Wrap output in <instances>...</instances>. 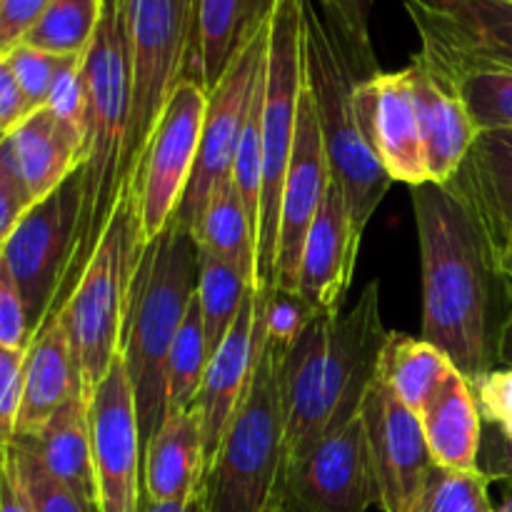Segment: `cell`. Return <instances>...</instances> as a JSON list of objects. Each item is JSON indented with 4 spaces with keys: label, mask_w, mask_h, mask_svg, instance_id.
<instances>
[{
    "label": "cell",
    "mask_w": 512,
    "mask_h": 512,
    "mask_svg": "<svg viewBox=\"0 0 512 512\" xmlns=\"http://www.w3.org/2000/svg\"><path fill=\"white\" fill-rule=\"evenodd\" d=\"M45 108L70 125L73 130L85 135V110H88V93H85L83 58H65L58 75L50 88Z\"/></svg>",
    "instance_id": "obj_40"
},
{
    "label": "cell",
    "mask_w": 512,
    "mask_h": 512,
    "mask_svg": "<svg viewBox=\"0 0 512 512\" xmlns=\"http://www.w3.org/2000/svg\"><path fill=\"white\" fill-rule=\"evenodd\" d=\"M205 113L208 90L190 78L180 80L130 183L140 248H148L173 223L188 193Z\"/></svg>",
    "instance_id": "obj_10"
},
{
    "label": "cell",
    "mask_w": 512,
    "mask_h": 512,
    "mask_svg": "<svg viewBox=\"0 0 512 512\" xmlns=\"http://www.w3.org/2000/svg\"><path fill=\"white\" fill-rule=\"evenodd\" d=\"M493 512H512V480L508 483V488H505L503 500H500V505Z\"/></svg>",
    "instance_id": "obj_51"
},
{
    "label": "cell",
    "mask_w": 512,
    "mask_h": 512,
    "mask_svg": "<svg viewBox=\"0 0 512 512\" xmlns=\"http://www.w3.org/2000/svg\"><path fill=\"white\" fill-rule=\"evenodd\" d=\"M30 340H33V335H30L23 295H20L15 278L10 275L8 263L0 255V345L28 350Z\"/></svg>",
    "instance_id": "obj_43"
},
{
    "label": "cell",
    "mask_w": 512,
    "mask_h": 512,
    "mask_svg": "<svg viewBox=\"0 0 512 512\" xmlns=\"http://www.w3.org/2000/svg\"><path fill=\"white\" fill-rule=\"evenodd\" d=\"M303 73L323 133L330 178L343 190L350 223L363 238L393 180L375 158L360 123L355 88L365 78L315 0H303Z\"/></svg>",
    "instance_id": "obj_5"
},
{
    "label": "cell",
    "mask_w": 512,
    "mask_h": 512,
    "mask_svg": "<svg viewBox=\"0 0 512 512\" xmlns=\"http://www.w3.org/2000/svg\"><path fill=\"white\" fill-rule=\"evenodd\" d=\"M455 370L458 368L453 360L438 345L413 338L408 333L388 330L375 380L388 388L405 408L420 415V410L438 395V390L448 383Z\"/></svg>",
    "instance_id": "obj_29"
},
{
    "label": "cell",
    "mask_w": 512,
    "mask_h": 512,
    "mask_svg": "<svg viewBox=\"0 0 512 512\" xmlns=\"http://www.w3.org/2000/svg\"><path fill=\"white\" fill-rule=\"evenodd\" d=\"M83 78L88 93L85 110V150L80 175V213L75 223L73 253L63 285L55 298L50 320L73 295L80 275L88 268L115 213L128 195L125 178V140H128L130 73L113 0H105V13L88 53L83 55Z\"/></svg>",
    "instance_id": "obj_3"
},
{
    "label": "cell",
    "mask_w": 512,
    "mask_h": 512,
    "mask_svg": "<svg viewBox=\"0 0 512 512\" xmlns=\"http://www.w3.org/2000/svg\"><path fill=\"white\" fill-rule=\"evenodd\" d=\"M25 350L0 345V438L13 440L18 420L20 398H23Z\"/></svg>",
    "instance_id": "obj_44"
},
{
    "label": "cell",
    "mask_w": 512,
    "mask_h": 512,
    "mask_svg": "<svg viewBox=\"0 0 512 512\" xmlns=\"http://www.w3.org/2000/svg\"><path fill=\"white\" fill-rule=\"evenodd\" d=\"M105 13V0H50L25 45L58 58H83Z\"/></svg>",
    "instance_id": "obj_32"
},
{
    "label": "cell",
    "mask_w": 512,
    "mask_h": 512,
    "mask_svg": "<svg viewBox=\"0 0 512 512\" xmlns=\"http://www.w3.org/2000/svg\"><path fill=\"white\" fill-rule=\"evenodd\" d=\"M478 470L495 483V480H512V440L505 438L495 428L483 433V445H480V458Z\"/></svg>",
    "instance_id": "obj_47"
},
{
    "label": "cell",
    "mask_w": 512,
    "mask_h": 512,
    "mask_svg": "<svg viewBox=\"0 0 512 512\" xmlns=\"http://www.w3.org/2000/svg\"><path fill=\"white\" fill-rule=\"evenodd\" d=\"M8 448L10 443L8 440L0 438V485H3V478H5V468H8Z\"/></svg>",
    "instance_id": "obj_50"
},
{
    "label": "cell",
    "mask_w": 512,
    "mask_h": 512,
    "mask_svg": "<svg viewBox=\"0 0 512 512\" xmlns=\"http://www.w3.org/2000/svg\"><path fill=\"white\" fill-rule=\"evenodd\" d=\"M360 238L350 223L345 195L330 180L323 205L308 230L300 260L298 295L315 315L340 313L353 288Z\"/></svg>",
    "instance_id": "obj_20"
},
{
    "label": "cell",
    "mask_w": 512,
    "mask_h": 512,
    "mask_svg": "<svg viewBox=\"0 0 512 512\" xmlns=\"http://www.w3.org/2000/svg\"><path fill=\"white\" fill-rule=\"evenodd\" d=\"M413 193L423 268V333L460 375L493 373L512 340V285L473 210L453 183Z\"/></svg>",
    "instance_id": "obj_1"
},
{
    "label": "cell",
    "mask_w": 512,
    "mask_h": 512,
    "mask_svg": "<svg viewBox=\"0 0 512 512\" xmlns=\"http://www.w3.org/2000/svg\"><path fill=\"white\" fill-rule=\"evenodd\" d=\"M113 5L128 55L125 178L133 183L155 125L188 70L198 0H113Z\"/></svg>",
    "instance_id": "obj_8"
},
{
    "label": "cell",
    "mask_w": 512,
    "mask_h": 512,
    "mask_svg": "<svg viewBox=\"0 0 512 512\" xmlns=\"http://www.w3.org/2000/svg\"><path fill=\"white\" fill-rule=\"evenodd\" d=\"M490 480L480 470L455 473L435 468L413 512H493Z\"/></svg>",
    "instance_id": "obj_35"
},
{
    "label": "cell",
    "mask_w": 512,
    "mask_h": 512,
    "mask_svg": "<svg viewBox=\"0 0 512 512\" xmlns=\"http://www.w3.org/2000/svg\"><path fill=\"white\" fill-rule=\"evenodd\" d=\"M260 343H263V290L253 288L230 333L225 335L220 348L210 355L203 385L193 403L200 420V433H203L205 473H208L210 463L238 413L240 400L248 390Z\"/></svg>",
    "instance_id": "obj_18"
},
{
    "label": "cell",
    "mask_w": 512,
    "mask_h": 512,
    "mask_svg": "<svg viewBox=\"0 0 512 512\" xmlns=\"http://www.w3.org/2000/svg\"><path fill=\"white\" fill-rule=\"evenodd\" d=\"M145 498L150 503H183L200 498L205 450L195 408L168 413L143 453Z\"/></svg>",
    "instance_id": "obj_24"
},
{
    "label": "cell",
    "mask_w": 512,
    "mask_h": 512,
    "mask_svg": "<svg viewBox=\"0 0 512 512\" xmlns=\"http://www.w3.org/2000/svg\"><path fill=\"white\" fill-rule=\"evenodd\" d=\"M450 183L460 190L498 263L512 245V143L500 133L478 135ZM503 268V265H500Z\"/></svg>",
    "instance_id": "obj_23"
},
{
    "label": "cell",
    "mask_w": 512,
    "mask_h": 512,
    "mask_svg": "<svg viewBox=\"0 0 512 512\" xmlns=\"http://www.w3.org/2000/svg\"><path fill=\"white\" fill-rule=\"evenodd\" d=\"M30 113H33V108L25 100L8 60L0 55V138L13 133Z\"/></svg>",
    "instance_id": "obj_46"
},
{
    "label": "cell",
    "mask_w": 512,
    "mask_h": 512,
    "mask_svg": "<svg viewBox=\"0 0 512 512\" xmlns=\"http://www.w3.org/2000/svg\"><path fill=\"white\" fill-rule=\"evenodd\" d=\"M198 268L195 235L178 218L143 250L135 268L120 358L133 388L143 453L165 420L168 355L198 288Z\"/></svg>",
    "instance_id": "obj_4"
},
{
    "label": "cell",
    "mask_w": 512,
    "mask_h": 512,
    "mask_svg": "<svg viewBox=\"0 0 512 512\" xmlns=\"http://www.w3.org/2000/svg\"><path fill=\"white\" fill-rule=\"evenodd\" d=\"M405 68L410 73L415 108H418L428 178L430 183L445 185L463 168L480 133L475 130L453 85L423 55L415 53Z\"/></svg>",
    "instance_id": "obj_21"
},
{
    "label": "cell",
    "mask_w": 512,
    "mask_h": 512,
    "mask_svg": "<svg viewBox=\"0 0 512 512\" xmlns=\"http://www.w3.org/2000/svg\"><path fill=\"white\" fill-rule=\"evenodd\" d=\"M80 213V175L75 170L55 193L38 200L15 225L3 248V260L18 283L28 313L30 335L48 323L73 253Z\"/></svg>",
    "instance_id": "obj_11"
},
{
    "label": "cell",
    "mask_w": 512,
    "mask_h": 512,
    "mask_svg": "<svg viewBox=\"0 0 512 512\" xmlns=\"http://www.w3.org/2000/svg\"><path fill=\"white\" fill-rule=\"evenodd\" d=\"M315 3L323 10L330 28L343 40L360 75L370 78V75L380 73L373 53V40H370V15H373L375 0H315Z\"/></svg>",
    "instance_id": "obj_36"
},
{
    "label": "cell",
    "mask_w": 512,
    "mask_h": 512,
    "mask_svg": "<svg viewBox=\"0 0 512 512\" xmlns=\"http://www.w3.org/2000/svg\"><path fill=\"white\" fill-rule=\"evenodd\" d=\"M373 505L378 483L360 413L283 475L285 512H368Z\"/></svg>",
    "instance_id": "obj_14"
},
{
    "label": "cell",
    "mask_w": 512,
    "mask_h": 512,
    "mask_svg": "<svg viewBox=\"0 0 512 512\" xmlns=\"http://www.w3.org/2000/svg\"><path fill=\"white\" fill-rule=\"evenodd\" d=\"M0 512H33L25 485L20 480L18 465H15L13 455L8 448V468H5L3 485H0Z\"/></svg>",
    "instance_id": "obj_48"
},
{
    "label": "cell",
    "mask_w": 512,
    "mask_h": 512,
    "mask_svg": "<svg viewBox=\"0 0 512 512\" xmlns=\"http://www.w3.org/2000/svg\"><path fill=\"white\" fill-rule=\"evenodd\" d=\"M15 165L33 203L48 198L83 165L85 135L38 108L8 135Z\"/></svg>",
    "instance_id": "obj_25"
},
{
    "label": "cell",
    "mask_w": 512,
    "mask_h": 512,
    "mask_svg": "<svg viewBox=\"0 0 512 512\" xmlns=\"http://www.w3.org/2000/svg\"><path fill=\"white\" fill-rule=\"evenodd\" d=\"M420 55L453 85L480 135L512 133V70L423 48Z\"/></svg>",
    "instance_id": "obj_30"
},
{
    "label": "cell",
    "mask_w": 512,
    "mask_h": 512,
    "mask_svg": "<svg viewBox=\"0 0 512 512\" xmlns=\"http://www.w3.org/2000/svg\"><path fill=\"white\" fill-rule=\"evenodd\" d=\"M278 343L265 335L240 408L205 473L200 512H270L283 503L285 420Z\"/></svg>",
    "instance_id": "obj_6"
},
{
    "label": "cell",
    "mask_w": 512,
    "mask_h": 512,
    "mask_svg": "<svg viewBox=\"0 0 512 512\" xmlns=\"http://www.w3.org/2000/svg\"><path fill=\"white\" fill-rule=\"evenodd\" d=\"M275 0H198L185 78L213 90L240 45L268 20Z\"/></svg>",
    "instance_id": "obj_26"
},
{
    "label": "cell",
    "mask_w": 512,
    "mask_h": 512,
    "mask_svg": "<svg viewBox=\"0 0 512 512\" xmlns=\"http://www.w3.org/2000/svg\"><path fill=\"white\" fill-rule=\"evenodd\" d=\"M50 0H0V55L23 43Z\"/></svg>",
    "instance_id": "obj_45"
},
{
    "label": "cell",
    "mask_w": 512,
    "mask_h": 512,
    "mask_svg": "<svg viewBox=\"0 0 512 512\" xmlns=\"http://www.w3.org/2000/svg\"><path fill=\"white\" fill-rule=\"evenodd\" d=\"M425 440L435 465L455 473L478 470L480 445H483V418L473 383L455 370L448 383L420 410Z\"/></svg>",
    "instance_id": "obj_27"
},
{
    "label": "cell",
    "mask_w": 512,
    "mask_h": 512,
    "mask_svg": "<svg viewBox=\"0 0 512 512\" xmlns=\"http://www.w3.org/2000/svg\"><path fill=\"white\" fill-rule=\"evenodd\" d=\"M303 0H275L268 15V43L263 65V195L258 215V263L255 288L273 290L275 253H278L280 200L285 173L298 130V108L303 95Z\"/></svg>",
    "instance_id": "obj_7"
},
{
    "label": "cell",
    "mask_w": 512,
    "mask_h": 512,
    "mask_svg": "<svg viewBox=\"0 0 512 512\" xmlns=\"http://www.w3.org/2000/svg\"><path fill=\"white\" fill-rule=\"evenodd\" d=\"M420 48L512 70V0H405Z\"/></svg>",
    "instance_id": "obj_19"
},
{
    "label": "cell",
    "mask_w": 512,
    "mask_h": 512,
    "mask_svg": "<svg viewBox=\"0 0 512 512\" xmlns=\"http://www.w3.org/2000/svg\"><path fill=\"white\" fill-rule=\"evenodd\" d=\"M83 395L68 328L60 315L40 328L25 350L23 398L13 438H33L65 403Z\"/></svg>",
    "instance_id": "obj_22"
},
{
    "label": "cell",
    "mask_w": 512,
    "mask_h": 512,
    "mask_svg": "<svg viewBox=\"0 0 512 512\" xmlns=\"http://www.w3.org/2000/svg\"><path fill=\"white\" fill-rule=\"evenodd\" d=\"M33 448L43 468L73 490L95 512L93 443H90L88 400L83 395L65 403L33 438H20Z\"/></svg>",
    "instance_id": "obj_28"
},
{
    "label": "cell",
    "mask_w": 512,
    "mask_h": 512,
    "mask_svg": "<svg viewBox=\"0 0 512 512\" xmlns=\"http://www.w3.org/2000/svg\"><path fill=\"white\" fill-rule=\"evenodd\" d=\"M195 243L203 253L235 265L245 278L255 283V263H258L255 225L245 210L233 175L210 193L195 230Z\"/></svg>",
    "instance_id": "obj_31"
},
{
    "label": "cell",
    "mask_w": 512,
    "mask_h": 512,
    "mask_svg": "<svg viewBox=\"0 0 512 512\" xmlns=\"http://www.w3.org/2000/svg\"><path fill=\"white\" fill-rule=\"evenodd\" d=\"M500 135H503V138H508L510 143H512V133H500Z\"/></svg>",
    "instance_id": "obj_53"
},
{
    "label": "cell",
    "mask_w": 512,
    "mask_h": 512,
    "mask_svg": "<svg viewBox=\"0 0 512 512\" xmlns=\"http://www.w3.org/2000/svg\"><path fill=\"white\" fill-rule=\"evenodd\" d=\"M378 483V508L413 512L435 473L420 418L375 380L360 408Z\"/></svg>",
    "instance_id": "obj_15"
},
{
    "label": "cell",
    "mask_w": 512,
    "mask_h": 512,
    "mask_svg": "<svg viewBox=\"0 0 512 512\" xmlns=\"http://www.w3.org/2000/svg\"><path fill=\"white\" fill-rule=\"evenodd\" d=\"M500 265H503V273L508 275V280H510V285H512V245L508 250H505V255H503V260H500Z\"/></svg>",
    "instance_id": "obj_52"
},
{
    "label": "cell",
    "mask_w": 512,
    "mask_h": 512,
    "mask_svg": "<svg viewBox=\"0 0 512 512\" xmlns=\"http://www.w3.org/2000/svg\"><path fill=\"white\" fill-rule=\"evenodd\" d=\"M143 250L135 228L133 195L128 190L103 243L58 313L68 328L85 400L120 358L130 288Z\"/></svg>",
    "instance_id": "obj_9"
},
{
    "label": "cell",
    "mask_w": 512,
    "mask_h": 512,
    "mask_svg": "<svg viewBox=\"0 0 512 512\" xmlns=\"http://www.w3.org/2000/svg\"><path fill=\"white\" fill-rule=\"evenodd\" d=\"M330 163L325 153L323 133L308 88L303 85L298 108V130H295L293 155L285 173L283 200H280L278 253H275V290L298 293L300 260H303L305 238L323 205L330 185Z\"/></svg>",
    "instance_id": "obj_16"
},
{
    "label": "cell",
    "mask_w": 512,
    "mask_h": 512,
    "mask_svg": "<svg viewBox=\"0 0 512 512\" xmlns=\"http://www.w3.org/2000/svg\"><path fill=\"white\" fill-rule=\"evenodd\" d=\"M3 58L8 60L10 70H13L15 80H18L20 90H23L30 108H45L50 88H53V80L65 58L43 53V50L30 48V45L25 43L15 45V48L10 50L8 55H3Z\"/></svg>",
    "instance_id": "obj_38"
},
{
    "label": "cell",
    "mask_w": 512,
    "mask_h": 512,
    "mask_svg": "<svg viewBox=\"0 0 512 512\" xmlns=\"http://www.w3.org/2000/svg\"><path fill=\"white\" fill-rule=\"evenodd\" d=\"M210 350L205 335L203 313H200L198 295H193L185 310L175 343L168 355V395H165V415L180 413L193 408L198 390L203 385L205 368H208Z\"/></svg>",
    "instance_id": "obj_34"
},
{
    "label": "cell",
    "mask_w": 512,
    "mask_h": 512,
    "mask_svg": "<svg viewBox=\"0 0 512 512\" xmlns=\"http://www.w3.org/2000/svg\"><path fill=\"white\" fill-rule=\"evenodd\" d=\"M10 455L18 465L20 480H23L33 512H93L90 505H85L73 490L65 488L60 480H55L43 468L38 455L33 453V448L25 440H10Z\"/></svg>",
    "instance_id": "obj_37"
},
{
    "label": "cell",
    "mask_w": 512,
    "mask_h": 512,
    "mask_svg": "<svg viewBox=\"0 0 512 512\" xmlns=\"http://www.w3.org/2000/svg\"><path fill=\"white\" fill-rule=\"evenodd\" d=\"M95 512H145L143 440L123 358L88 395Z\"/></svg>",
    "instance_id": "obj_13"
},
{
    "label": "cell",
    "mask_w": 512,
    "mask_h": 512,
    "mask_svg": "<svg viewBox=\"0 0 512 512\" xmlns=\"http://www.w3.org/2000/svg\"><path fill=\"white\" fill-rule=\"evenodd\" d=\"M473 393L483 423L512 440V365L475 380Z\"/></svg>",
    "instance_id": "obj_42"
},
{
    "label": "cell",
    "mask_w": 512,
    "mask_h": 512,
    "mask_svg": "<svg viewBox=\"0 0 512 512\" xmlns=\"http://www.w3.org/2000/svg\"><path fill=\"white\" fill-rule=\"evenodd\" d=\"M33 205V198H30L28 188L18 173V165H15L10 140L5 135V138H0V253L13 235L15 225L23 220V215Z\"/></svg>",
    "instance_id": "obj_41"
},
{
    "label": "cell",
    "mask_w": 512,
    "mask_h": 512,
    "mask_svg": "<svg viewBox=\"0 0 512 512\" xmlns=\"http://www.w3.org/2000/svg\"><path fill=\"white\" fill-rule=\"evenodd\" d=\"M265 43H268V20L240 45L225 73L208 93V113H205L203 135H200L198 160H195L188 193L175 213V218L193 235L198 230L210 193L233 173L250 100L263 75Z\"/></svg>",
    "instance_id": "obj_12"
},
{
    "label": "cell",
    "mask_w": 512,
    "mask_h": 512,
    "mask_svg": "<svg viewBox=\"0 0 512 512\" xmlns=\"http://www.w3.org/2000/svg\"><path fill=\"white\" fill-rule=\"evenodd\" d=\"M280 510V505H278V508H273V510H270V512H278Z\"/></svg>",
    "instance_id": "obj_54"
},
{
    "label": "cell",
    "mask_w": 512,
    "mask_h": 512,
    "mask_svg": "<svg viewBox=\"0 0 512 512\" xmlns=\"http://www.w3.org/2000/svg\"><path fill=\"white\" fill-rule=\"evenodd\" d=\"M315 313L303 303L298 293L263 290V328L273 343L290 350L303 330L313 323Z\"/></svg>",
    "instance_id": "obj_39"
},
{
    "label": "cell",
    "mask_w": 512,
    "mask_h": 512,
    "mask_svg": "<svg viewBox=\"0 0 512 512\" xmlns=\"http://www.w3.org/2000/svg\"><path fill=\"white\" fill-rule=\"evenodd\" d=\"M253 288V280L245 278L235 265L200 250L198 288H195V295H198L200 313H203L210 355L220 348L225 335L230 333L245 298H248V293Z\"/></svg>",
    "instance_id": "obj_33"
},
{
    "label": "cell",
    "mask_w": 512,
    "mask_h": 512,
    "mask_svg": "<svg viewBox=\"0 0 512 512\" xmlns=\"http://www.w3.org/2000/svg\"><path fill=\"white\" fill-rule=\"evenodd\" d=\"M360 123L375 158L393 183L410 188L430 183L423 133L408 68L370 75L355 88Z\"/></svg>",
    "instance_id": "obj_17"
},
{
    "label": "cell",
    "mask_w": 512,
    "mask_h": 512,
    "mask_svg": "<svg viewBox=\"0 0 512 512\" xmlns=\"http://www.w3.org/2000/svg\"><path fill=\"white\" fill-rule=\"evenodd\" d=\"M278 512H285V510H278Z\"/></svg>",
    "instance_id": "obj_55"
},
{
    "label": "cell",
    "mask_w": 512,
    "mask_h": 512,
    "mask_svg": "<svg viewBox=\"0 0 512 512\" xmlns=\"http://www.w3.org/2000/svg\"><path fill=\"white\" fill-rule=\"evenodd\" d=\"M385 338L380 280H370L348 310L315 315L285 350L280 363L285 470L360 413Z\"/></svg>",
    "instance_id": "obj_2"
},
{
    "label": "cell",
    "mask_w": 512,
    "mask_h": 512,
    "mask_svg": "<svg viewBox=\"0 0 512 512\" xmlns=\"http://www.w3.org/2000/svg\"><path fill=\"white\" fill-rule=\"evenodd\" d=\"M145 512H200V498L183 500V503H150L148 500Z\"/></svg>",
    "instance_id": "obj_49"
}]
</instances>
